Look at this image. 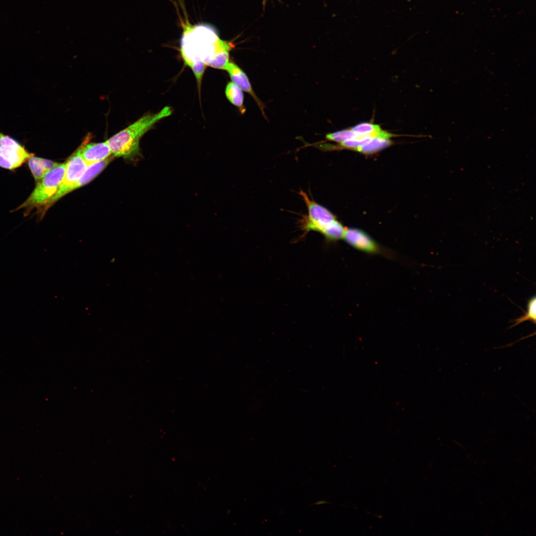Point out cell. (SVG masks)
<instances>
[{"label":"cell","instance_id":"6da1fadb","mask_svg":"<svg viewBox=\"0 0 536 536\" xmlns=\"http://www.w3.org/2000/svg\"><path fill=\"white\" fill-rule=\"evenodd\" d=\"M183 33L180 51L184 63L189 67L193 63L202 61L207 66L225 63L229 60L233 48L229 41L220 39L211 25L192 24L188 19L181 20Z\"/></svg>","mask_w":536,"mask_h":536},{"label":"cell","instance_id":"7a4b0ae2","mask_svg":"<svg viewBox=\"0 0 536 536\" xmlns=\"http://www.w3.org/2000/svg\"><path fill=\"white\" fill-rule=\"evenodd\" d=\"M172 110L165 106L159 112L145 115L107 140L114 157L131 160L141 155L139 141L141 137L158 121L171 115Z\"/></svg>","mask_w":536,"mask_h":536},{"label":"cell","instance_id":"3957f363","mask_svg":"<svg viewBox=\"0 0 536 536\" xmlns=\"http://www.w3.org/2000/svg\"><path fill=\"white\" fill-rule=\"evenodd\" d=\"M307 206L308 213L299 220V227L305 235L310 231L322 234L329 241L343 238L345 228L327 208L311 199L303 191L299 193Z\"/></svg>","mask_w":536,"mask_h":536},{"label":"cell","instance_id":"277c9868","mask_svg":"<svg viewBox=\"0 0 536 536\" xmlns=\"http://www.w3.org/2000/svg\"><path fill=\"white\" fill-rule=\"evenodd\" d=\"M66 162L59 163L48 171L38 182L32 193L14 211L23 210L24 215H29L35 210L40 218H42L50 208V203L58 191L62 183Z\"/></svg>","mask_w":536,"mask_h":536},{"label":"cell","instance_id":"5b68a950","mask_svg":"<svg viewBox=\"0 0 536 536\" xmlns=\"http://www.w3.org/2000/svg\"><path fill=\"white\" fill-rule=\"evenodd\" d=\"M33 155L16 139L0 132V167L14 170Z\"/></svg>","mask_w":536,"mask_h":536},{"label":"cell","instance_id":"8992f818","mask_svg":"<svg viewBox=\"0 0 536 536\" xmlns=\"http://www.w3.org/2000/svg\"><path fill=\"white\" fill-rule=\"evenodd\" d=\"M87 165L83 159L79 147L66 162V170L61 185L50 203L51 207L56 201L70 193L71 188L77 182Z\"/></svg>","mask_w":536,"mask_h":536},{"label":"cell","instance_id":"52a82bcc","mask_svg":"<svg viewBox=\"0 0 536 536\" xmlns=\"http://www.w3.org/2000/svg\"><path fill=\"white\" fill-rule=\"evenodd\" d=\"M343 239L354 248L366 253L393 256V254L382 248L368 234L360 229H345Z\"/></svg>","mask_w":536,"mask_h":536},{"label":"cell","instance_id":"ba28073f","mask_svg":"<svg viewBox=\"0 0 536 536\" xmlns=\"http://www.w3.org/2000/svg\"><path fill=\"white\" fill-rule=\"evenodd\" d=\"M89 137L79 146L81 155L87 165L104 160L112 155L107 141L88 143Z\"/></svg>","mask_w":536,"mask_h":536},{"label":"cell","instance_id":"9c48e42d","mask_svg":"<svg viewBox=\"0 0 536 536\" xmlns=\"http://www.w3.org/2000/svg\"><path fill=\"white\" fill-rule=\"evenodd\" d=\"M232 80L242 91L250 94L257 104L264 117L266 118L264 112L265 104L259 98L253 89L249 79L245 72L236 64L229 62L226 70Z\"/></svg>","mask_w":536,"mask_h":536},{"label":"cell","instance_id":"30bf717a","mask_svg":"<svg viewBox=\"0 0 536 536\" xmlns=\"http://www.w3.org/2000/svg\"><path fill=\"white\" fill-rule=\"evenodd\" d=\"M350 129L357 136L391 138L394 134L383 130L381 126L369 122L358 124Z\"/></svg>","mask_w":536,"mask_h":536},{"label":"cell","instance_id":"8fae6325","mask_svg":"<svg viewBox=\"0 0 536 536\" xmlns=\"http://www.w3.org/2000/svg\"><path fill=\"white\" fill-rule=\"evenodd\" d=\"M28 163L29 168L36 183L39 181L48 171L59 164L50 160L36 157L34 155L28 159Z\"/></svg>","mask_w":536,"mask_h":536},{"label":"cell","instance_id":"7c38bea8","mask_svg":"<svg viewBox=\"0 0 536 536\" xmlns=\"http://www.w3.org/2000/svg\"><path fill=\"white\" fill-rule=\"evenodd\" d=\"M225 93L229 102L237 107L241 113L243 114L246 109L244 106L243 91L233 82H230L226 86Z\"/></svg>","mask_w":536,"mask_h":536},{"label":"cell","instance_id":"4fadbf2b","mask_svg":"<svg viewBox=\"0 0 536 536\" xmlns=\"http://www.w3.org/2000/svg\"><path fill=\"white\" fill-rule=\"evenodd\" d=\"M392 142L390 138L374 137L366 144L355 149L354 151L364 154H371L388 147Z\"/></svg>","mask_w":536,"mask_h":536},{"label":"cell","instance_id":"5bb4252c","mask_svg":"<svg viewBox=\"0 0 536 536\" xmlns=\"http://www.w3.org/2000/svg\"><path fill=\"white\" fill-rule=\"evenodd\" d=\"M525 314L514 320V324L511 327V328L516 326L517 325L526 321H530L534 324L536 323V298L535 296L531 297L528 302L527 303V309Z\"/></svg>","mask_w":536,"mask_h":536},{"label":"cell","instance_id":"9a60e30c","mask_svg":"<svg viewBox=\"0 0 536 536\" xmlns=\"http://www.w3.org/2000/svg\"><path fill=\"white\" fill-rule=\"evenodd\" d=\"M355 133L350 129H346L326 134L327 140L339 143L346 140L356 137Z\"/></svg>","mask_w":536,"mask_h":536},{"label":"cell","instance_id":"2e32d148","mask_svg":"<svg viewBox=\"0 0 536 536\" xmlns=\"http://www.w3.org/2000/svg\"><path fill=\"white\" fill-rule=\"evenodd\" d=\"M189 67L191 68L196 77L199 87L200 88L202 76L206 66L202 61H197L192 64Z\"/></svg>","mask_w":536,"mask_h":536},{"label":"cell","instance_id":"e0dca14e","mask_svg":"<svg viewBox=\"0 0 536 536\" xmlns=\"http://www.w3.org/2000/svg\"><path fill=\"white\" fill-rule=\"evenodd\" d=\"M266 1V0H264V1H263V4H265V1Z\"/></svg>","mask_w":536,"mask_h":536}]
</instances>
